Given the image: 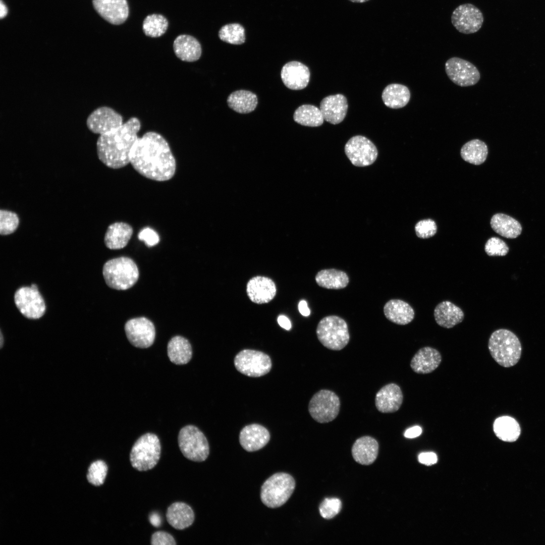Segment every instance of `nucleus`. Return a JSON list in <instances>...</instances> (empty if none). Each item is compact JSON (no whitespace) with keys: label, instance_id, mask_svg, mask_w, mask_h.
Masks as SVG:
<instances>
[{"label":"nucleus","instance_id":"obj_52","mask_svg":"<svg viewBox=\"0 0 545 545\" xmlns=\"http://www.w3.org/2000/svg\"><path fill=\"white\" fill-rule=\"evenodd\" d=\"M8 14V9L5 4H4L2 0H1L0 3V17L1 19H3Z\"/></svg>","mask_w":545,"mask_h":545},{"label":"nucleus","instance_id":"obj_35","mask_svg":"<svg viewBox=\"0 0 545 545\" xmlns=\"http://www.w3.org/2000/svg\"><path fill=\"white\" fill-rule=\"evenodd\" d=\"M315 280L319 286L328 289H342L346 287L349 282V277L345 271L335 268L319 271Z\"/></svg>","mask_w":545,"mask_h":545},{"label":"nucleus","instance_id":"obj_44","mask_svg":"<svg viewBox=\"0 0 545 545\" xmlns=\"http://www.w3.org/2000/svg\"><path fill=\"white\" fill-rule=\"evenodd\" d=\"M437 227L434 221L431 219L420 221L415 225V230L417 236L426 239L432 237L437 232Z\"/></svg>","mask_w":545,"mask_h":545},{"label":"nucleus","instance_id":"obj_50","mask_svg":"<svg viewBox=\"0 0 545 545\" xmlns=\"http://www.w3.org/2000/svg\"><path fill=\"white\" fill-rule=\"evenodd\" d=\"M298 309L300 313L304 316H308L310 314V311L308 307L307 303L305 300H301L298 304Z\"/></svg>","mask_w":545,"mask_h":545},{"label":"nucleus","instance_id":"obj_7","mask_svg":"<svg viewBox=\"0 0 545 545\" xmlns=\"http://www.w3.org/2000/svg\"><path fill=\"white\" fill-rule=\"evenodd\" d=\"M316 333L321 344L332 350H342L350 340L346 321L337 315H329L322 318L317 324Z\"/></svg>","mask_w":545,"mask_h":545},{"label":"nucleus","instance_id":"obj_45","mask_svg":"<svg viewBox=\"0 0 545 545\" xmlns=\"http://www.w3.org/2000/svg\"><path fill=\"white\" fill-rule=\"evenodd\" d=\"M151 544L152 545H176L177 543L171 534L164 531H158L152 534Z\"/></svg>","mask_w":545,"mask_h":545},{"label":"nucleus","instance_id":"obj_8","mask_svg":"<svg viewBox=\"0 0 545 545\" xmlns=\"http://www.w3.org/2000/svg\"><path fill=\"white\" fill-rule=\"evenodd\" d=\"M179 449L187 459L197 462L205 461L209 454L208 442L204 433L196 426L188 425L178 434Z\"/></svg>","mask_w":545,"mask_h":545},{"label":"nucleus","instance_id":"obj_31","mask_svg":"<svg viewBox=\"0 0 545 545\" xmlns=\"http://www.w3.org/2000/svg\"><path fill=\"white\" fill-rule=\"evenodd\" d=\"M410 91L406 86L396 83L387 85L382 95L385 104L394 109L406 106L410 100Z\"/></svg>","mask_w":545,"mask_h":545},{"label":"nucleus","instance_id":"obj_32","mask_svg":"<svg viewBox=\"0 0 545 545\" xmlns=\"http://www.w3.org/2000/svg\"><path fill=\"white\" fill-rule=\"evenodd\" d=\"M490 226L495 232L506 238H516L522 232L520 224L512 217L504 213L494 215L490 220Z\"/></svg>","mask_w":545,"mask_h":545},{"label":"nucleus","instance_id":"obj_24","mask_svg":"<svg viewBox=\"0 0 545 545\" xmlns=\"http://www.w3.org/2000/svg\"><path fill=\"white\" fill-rule=\"evenodd\" d=\"M173 49L178 58L187 62L198 60L202 53L201 44L197 39L186 34L180 35L175 38Z\"/></svg>","mask_w":545,"mask_h":545},{"label":"nucleus","instance_id":"obj_17","mask_svg":"<svg viewBox=\"0 0 545 545\" xmlns=\"http://www.w3.org/2000/svg\"><path fill=\"white\" fill-rule=\"evenodd\" d=\"M92 4L97 13L112 24H121L128 17L127 0H92Z\"/></svg>","mask_w":545,"mask_h":545},{"label":"nucleus","instance_id":"obj_2","mask_svg":"<svg viewBox=\"0 0 545 545\" xmlns=\"http://www.w3.org/2000/svg\"><path fill=\"white\" fill-rule=\"evenodd\" d=\"M140 120L130 118L119 128L100 135L96 142L99 159L112 169H120L130 163L131 149L137 140Z\"/></svg>","mask_w":545,"mask_h":545},{"label":"nucleus","instance_id":"obj_13","mask_svg":"<svg viewBox=\"0 0 545 545\" xmlns=\"http://www.w3.org/2000/svg\"><path fill=\"white\" fill-rule=\"evenodd\" d=\"M445 71L449 78L461 87L473 86L480 78L478 70L473 64L458 57H452L447 61Z\"/></svg>","mask_w":545,"mask_h":545},{"label":"nucleus","instance_id":"obj_23","mask_svg":"<svg viewBox=\"0 0 545 545\" xmlns=\"http://www.w3.org/2000/svg\"><path fill=\"white\" fill-rule=\"evenodd\" d=\"M442 361V356L437 349L424 347L414 354L410 362L413 371L418 374H428L435 370Z\"/></svg>","mask_w":545,"mask_h":545},{"label":"nucleus","instance_id":"obj_6","mask_svg":"<svg viewBox=\"0 0 545 545\" xmlns=\"http://www.w3.org/2000/svg\"><path fill=\"white\" fill-rule=\"evenodd\" d=\"M161 454V445L158 437L146 433L134 444L130 453L132 467L139 471L151 469L157 464Z\"/></svg>","mask_w":545,"mask_h":545},{"label":"nucleus","instance_id":"obj_51","mask_svg":"<svg viewBox=\"0 0 545 545\" xmlns=\"http://www.w3.org/2000/svg\"><path fill=\"white\" fill-rule=\"evenodd\" d=\"M149 521L153 526L158 527L161 524V519L159 515L156 513H153L150 515Z\"/></svg>","mask_w":545,"mask_h":545},{"label":"nucleus","instance_id":"obj_5","mask_svg":"<svg viewBox=\"0 0 545 545\" xmlns=\"http://www.w3.org/2000/svg\"><path fill=\"white\" fill-rule=\"evenodd\" d=\"M295 488V481L289 474L276 473L263 483L260 490L262 503L270 508H278L289 499Z\"/></svg>","mask_w":545,"mask_h":545},{"label":"nucleus","instance_id":"obj_27","mask_svg":"<svg viewBox=\"0 0 545 545\" xmlns=\"http://www.w3.org/2000/svg\"><path fill=\"white\" fill-rule=\"evenodd\" d=\"M133 228L128 224L116 222L110 225L105 234V246L110 249H120L128 244L133 234Z\"/></svg>","mask_w":545,"mask_h":545},{"label":"nucleus","instance_id":"obj_49","mask_svg":"<svg viewBox=\"0 0 545 545\" xmlns=\"http://www.w3.org/2000/svg\"><path fill=\"white\" fill-rule=\"evenodd\" d=\"M278 322L282 328L289 331L291 329V322L289 319L284 315H280L278 317Z\"/></svg>","mask_w":545,"mask_h":545},{"label":"nucleus","instance_id":"obj_25","mask_svg":"<svg viewBox=\"0 0 545 545\" xmlns=\"http://www.w3.org/2000/svg\"><path fill=\"white\" fill-rule=\"evenodd\" d=\"M166 518L169 524L176 529L182 530L191 526L195 519L191 507L184 502H175L167 509Z\"/></svg>","mask_w":545,"mask_h":545},{"label":"nucleus","instance_id":"obj_14","mask_svg":"<svg viewBox=\"0 0 545 545\" xmlns=\"http://www.w3.org/2000/svg\"><path fill=\"white\" fill-rule=\"evenodd\" d=\"M484 21L481 11L471 4L458 6L453 12L451 22L460 33L469 34L477 32Z\"/></svg>","mask_w":545,"mask_h":545},{"label":"nucleus","instance_id":"obj_21","mask_svg":"<svg viewBox=\"0 0 545 545\" xmlns=\"http://www.w3.org/2000/svg\"><path fill=\"white\" fill-rule=\"evenodd\" d=\"M346 97L343 94L331 95L323 98L320 103V110L324 120L334 125L342 122L348 110Z\"/></svg>","mask_w":545,"mask_h":545},{"label":"nucleus","instance_id":"obj_53","mask_svg":"<svg viewBox=\"0 0 545 545\" xmlns=\"http://www.w3.org/2000/svg\"><path fill=\"white\" fill-rule=\"evenodd\" d=\"M349 1H350L351 2H353V3H365L366 2H367V1H368L369 0H349Z\"/></svg>","mask_w":545,"mask_h":545},{"label":"nucleus","instance_id":"obj_26","mask_svg":"<svg viewBox=\"0 0 545 545\" xmlns=\"http://www.w3.org/2000/svg\"><path fill=\"white\" fill-rule=\"evenodd\" d=\"M378 444L375 439L364 436L358 439L352 448L354 459L357 463L365 465L372 464L376 459L378 452Z\"/></svg>","mask_w":545,"mask_h":545},{"label":"nucleus","instance_id":"obj_38","mask_svg":"<svg viewBox=\"0 0 545 545\" xmlns=\"http://www.w3.org/2000/svg\"><path fill=\"white\" fill-rule=\"evenodd\" d=\"M167 19L160 14L148 15L144 20L142 29L144 33L150 37H158L164 34L168 27Z\"/></svg>","mask_w":545,"mask_h":545},{"label":"nucleus","instance_id":"obj_4","mask_svg":"<svg viewBox=\"0 0 545 545\" xmlns=\"http://www.w3.org/2000/svg\"><path fill=\"white\" fill-rule=\"evenodd\" d=\"M102 274L106 285L118 290L131 288L139 278L136 264L131 258L125 256L107 261L103 266Z\"/></svg>","mask_w":545,"mask_h":545},{"label":"nucleus","instance_id":"obj_19","mask_svg":"<svg viewBox=\"0 0 545 545\" xmlns=\"http://www.w3.org/2000/svg\"><path fill=\"white\" fill-rule=\"evenodd\" d=\"M310 76L308 68L298 61H291L282 68L281 77L284 85L292 90H301L308 85Z\"/></svg>","mask_w":545,"mask_h":545},{"label":"nucleus","instance_id":"obj_20","mask_svg":"<svg viewBox=\"0 0 545 545\" xmlns=\"http://www.w3.org/2000/svg\"><path fill=\"white\" fill-rule=\"evenodd\" d=\"M270 433L265 427L253 423L244 426L239 434V442L247 452L258 451L263 448L270 440Z\"/></svg>","mask_w":545,"mask_h":545},{"label":"nucleus","instance_id":"obj_30","mask_svg":"<svg viewBox=\"0 0 545 545\" xmlns=\"http://www.w3.org/2000/svg\"><path fill=\"white\" fill-rule=\"evenodd\" d=\"M167 354L172 363L177 365L187 364L192 356L191 345L187 339L176 336L168 342Z\"/></svg>","mask_w":545,"mask_h":545},{"label":"nucleus","instance_id":"obj_22","mask_svg":"<svg viewBox=\"0 0 545 545\" xmlns=\"http://www.w3.org/2000/svg\"><path fill=\"white\" fill-rule=\"evenodd\" d=\"M403 395L400 387L391 383L382 387L376 393L375 404L377 409L384 413H393L400 408Z\"/></svg>","mask_w":545,"mask_h":545},{"label":"nucleus","instance_id":"obj_11","mask_svg":"<svg viewBox=\"0 0 545 545\" xmlns=\"http://www.w3.org/2000/svg\"><path fill=\"white\" fill-rule=\"evenodd\" d=\"M14 302L19 311L27 318L38 319L45 312V302L35 284L17 289L14 294Z\"/></svg>","mask_w":545,"mask_h":545},{"label":"nucleus","instance_id":"obj_46","mask_svg":"<svg viewBox=\"0 0 545 545\" xmlns=\"http://www.w3.org/2000/svg\"><path fill=\"white\" fill-rule=\"evenodd\" d=\"M138 238L140 240L143 241L148 247L153 246L158 243L159 237L158 234L153 229L147 227L145 228L139 233Z\"/></svg>","mask_w":545,"mask_h":545},{"label":"nucleus","instance_id":"obj_34","mask_svg":"<svg viewBox=\"0 0 545 545\" xmlns=\"http://www.w3.org/2000/svg\"><path fill=\"white\" fill-rule=\"evenodd\" d=\"M493 430L500 440L506 442L516 441L521 433L518 422L509 416H502L496 418L493 424Z\"/></svg>","mask_w":545,"mask_h":545},{"label":"nucleus","instance_id":"obj_18","mask_svg":"<svg viewBox=\"0 0 545 545\" xmlns=\"http://www.w3.org/2000/svg\"><path fill=\"white\" fill-rule=\"evenodd\" d=\"M246 292L252 302L261 304L268 303L274 298L277 288L270 278L257 276L249 280L246 286Z\"/></svg>","mask_w":545,"mask_h":545},{"label":"nucleus","instance_id":"obj_41","mask_svg":"<svg viewBox=\"0 0 545 545\" xmlns=\"http://www.w3.org/2000/svg\"><path fill=\"white\" fill-rule=\"evenodd\" d=\"M19 224L18 215L12 211L1 209L0 211V234L10 235L17 229Z\"/></svg>","mask_w":545,"mask_h":545},{"label":"nucleus","instance_id":"obj_12","mask_svg":"<svg viewBox=\"0 0 545 545\" xmlns=\"http://www.w3.org/2000/svg\"><path fill=\"white\" fill-rule=\"evenodd\" d=\"M345 152L351 163L356 167H365L376 159L378 151L375 145L366 137L356 135L346 143Z\"/></svg>","mask_w":545,"mask_h":545},{"label":"nucleus","instance_id":"obj_40","mask_svg":"<svg viewBox=\"0 0 545 545\" xmlns=\"http://www.w3.org/2000/svg\"><path fill=\"white\" fill-rule=\"evenodd\" d=\"M108 467L102 460L93 462L88 469L87 478L88 482L95 486L102 484L105 480Z\"/></svg>","mask_w":545,"mask_h":545},{"label":"nucleus","instance_id":"obj_10","mask_svg":"<svg viewBox=\"0 0 545 545\" xmlns=\"http://www.w3.org/2000/svg\"><path fill=\"white\" fill-rule=\"evenodd\" d=\"M340 407L339 398L334 392L321 390L310 400L308 411L314 420L323 423L335 419L339 413Z\"/></svg>","mask_w":545,"mask_h":545},{"label":"nucleus","instance_id":"obj_15","mask_svg":"<svg viewBox=\"0 0 545 545\" xmlns=\"http://www.w3.org/2000/svg\"><path fill=\"white\" fill-rule=\"evenodd\" d=\"M124 328L128 341L137 348H148L154 341V325L145 317H136L128 320Z\"/></svg>","mask_w":545,"mask_h":545},{"label":"nucleus","instance_id":"obj_39","mask_svg":"<svg viewBox=\"0 0 545 545\" xmlns=\"http://www.w3.org/2000/svg\"><path fill=\"white\" fill-rule=\"evenodd\" d=\"M219 38L232 44H241L245 41V29L239 24H228L223 26L219 32Z\"/></svg>","mask_w":545,"mask_h":545},{"label":"nucleus","instance_id":"obj_43","mask_svg":"<svg viewBox=\"0 0 545 545\" xmlns=\"http://www.w3.org/2000/svg\"><path fill=\"white\" fill-rule=\"evenodd\" d=\"M509 250L508 245L503 240L495 237L489 238L484 246L485 252L490 256H505Z\"/></svg>","mask_w":545,"mask_h":545},{"label":"nucleus","instance_id":"obj_33","mask_svg":"<svg viewBox=\"0 0 545 545\" xmlns=\"http://www.w3.org/2000/svg\"><path fill=\"white\" fill-rule=\"evenodd\" d=\"M227 101L229 107L234 111L240 114H248L255 109L258 99L256 95L251 91L239 90L231 93Z\"/></svg>","mask_w":545,"mask_h":545},{"label":"nucleus","instance_id":"obj_47","mask_svg":"<svg viewBox=\"0 0 545 545\" xmlns=\"http://www.w3.org/2000/svg\"><path fill=\"white\" fill-rule=\"evenodd\" d=\"M437 455L433 452H425L419 454L418 461L426 465H431L437 463Z\"/></svg>","mask_w":545,"mask_h":545},{"label":"nucleus","instance_id":"obj_1","mask_svg":"<svg viewBox=\"0 0 545 545\" xmlns=\"http://www.w3.org/2000/svg\"><path fill=\"white\" fill-rule=\"evenodd\" d=\"M130 163L141 175L156 181L172 179L176 169L175 158L165 138L154 131L138 137L130 154Z\"/></svg>","mask_w":545,"mask_h":545},{"label":"nucleus","instance_id":"obj_29","mask_svg":"<svg viewBox=\"0 0 545 545\" xmlns=\"http://www.w3.org/2000/svg\"><path fill=\"white\" fill-rule=\"evenodd\" d=\"M434 316L440 326L450 329L462 322L464 314L460 308L450 301H445L437 305Z\"/></svg>","mask_w":545,"mask_h":545},{"label":"nucleus","instance_id":"obj_42","mask_svg":"<svg viewBox=\"0 0 545 545\" xmlns=\"http://www.w3.org/2000/svg\"><path fill=\"white\" fill-rule=\"evenodd\" d=\"M342 503L338 498H326L321 503L319 510L320 515L324 519H330L336 516L341 511Z\"/></svg>","mask_w":545,"mask_h":545},{"label":"nucleus","instance_id":"obj_48","mask_svg":"<svg viewBox=\"0 0 545 545\" xmlns=\"http://www.w3.org/2000/svg\"><path fill=\"white\" fill-rule=\"evenodd\" d=\"M422 432V429L419 426H414L408 428L404 433V437L412 439L418 437Z\"/></svg>","mask_w":545,"mask_h":545},{"label":"nucleus","instance_id":"obj_3","mask_svg":"<svg viewBox=\"0 0 545 545\" xmlns=\"http://www.w3.org/2000/svg\"><path fill=\"white\" fill-rule=\"evenodd\" d=\"M489 353L502 366L510 367L516 364L521 354L522 347L516 335L507 329H499L490 335L488 343Z\"/></svg>","mask_w":545,"mask_h":545},{"label":"nucleus","instance_id":"obj_54","mask_svg":"<svg viewBox=\"0 0 545 545\" xmlns=\"http://www.w3.org/2000/svg\"><path fill=\"white\" fill-rule=\"evenodd\" d=\"M0 339H1V342H0L1 347L2 348L4 342V340L3 336V334H2V333L1 331V338H0Z\"/></svg>","mask_w":545,"mask_h":545},{"label":"nucleus","instance_id":"obj_37","mask_svg":"<svg viewBox=\"0 0 545 545\" xmlns=\"http://www.w3.org/2000/svg\"><path fill=\"white\" fill-rule=\"evenodd\" d=\"M293 119L296 123L305 126L318 127L324 121L320 108L311 104H303L295 111Z\"/></svg>","mask_w":545,"mask_h":545},{"label":"nucleus","instance_id":"obj_9","mask_svg":"<svg viewBox=\"0 0 545 545\" xmlns=\"http://www.w3.org/2000/svg\"><path fill=\"white\" fill-rule=\"evenodd\" d=\"M236 369L246 376L257 377L268 373L272 366L270 357L264 352L252 349H244L235 357Z\"/></svg>","mask_w":545,"mask_h":545},{"label":"nucleus","instance_id":"obj_36","mask_svg":"<svg viewBox=\"0 0 545 545\" xmlns=\"http://www.w3.org/2000/svg\"><path fill=\"white\" fill-rule=\"evenodd\" d=\"M460 154L465 161L473 165H479L486 160L488 149L483 141L475 139L463 145Z\"/></svg>","mask_w":545,"mask_h":545},{"label":"nucleus","instance_id":"obj_28","mask_svg":"<svg viewBox=\"0 0 545 545\" xmlns=\"http://www.w3.org/2000/svg\"><path fill=\"white\" fill-rule=\"evenodd\" d=\"M384 312L388 320L399 325L408 324L413 320L415 315L412 307L400 299L388 301L384 307Z\"/></svg>","mask_w":545,"mask_h":545},{"label":"nucleus","instance_id":"obj_16","mask_svg":"<svg viewBox=\"0 0 545 545\" xmlns=\"http://www.w3.org/2000/svg\"><path fill=\"white\" fill-rule=\"evenodd\" d=\"M123 119L113 108L103 106L94 110L87 117L86 125L92 133L102 135L120 127Z\"/></svg>","mask_w":545,"mask_h":545}]
</instances>
